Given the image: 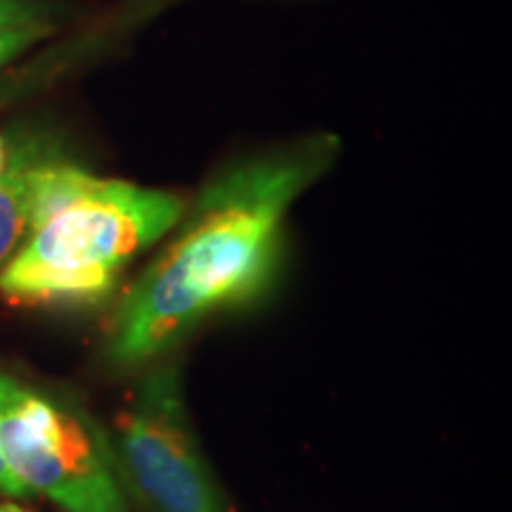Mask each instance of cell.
<instances>
[{
    "label": "cell",
    "instance_id": "cell-2",
    "mask_svg": "<svg viewBox=\"0 0 512 512\" xmlns=\"http://www.w3.org/2000/svg\"><path fill=\"white\" fill-rule=\"evenodd\" d=\"M185 207L176 192L41 155L29 174L27 238L0 271V292L22 304H98L136 256L176 228Z\"/></svg>",
    "mask_w": 512,
    "mask_h": 512
},
{
    "label": "cell",
    "instance_id": "cell-3",
    "mask_svg": "<svg viewBox=\"0 0 512 512\" xmlns=\"http://www.w3.org/2000/svg\"><path fill=\"white\" fill-rule=\"evenodd\" d=\"M0 456L31 496L67 512H128L112 448L67 403L0 375Z\"/></svg>",
    "mask_w": 512,
    "mask_h": 512
},
{
    "label": "cell",
    "instance_id": "cell-6",
    "mask_svg": "<svg viewBox=\"0 0 512 512\" xmlns=\"http://www.w3.org/2000/svg\"><path fill=\"white\" fill-rule=\"evenodd\" d=\"M48 34L46 22L27 24V27L17 29H0V67L15 60L19 53H24L29 46H34L38 38Z\"/></svg>",
    "mask_w": 512,
    "mask_h": 512
},
{
    "label": "cell",
    "instance_id": "cell-10",
    "mask_svg": "<svg viewBox=\"0 0 512 512\" xmlns=\"http://www.w3.org/2000/svg\"><path fill=\"white\" fill-rule=\"evenodd\" d=\"M0 512H29V510H24L22 505L17 503H0Z\"/></svg>",
    "mask_w": 512,
    "mask_h": 512
},
{
    "label": "cell",
    "instance_id": "cell-1",
    "mask_svg": "<svg viewBox=\"0 0 512 512\" xmlns=\"http://www.w3.org/2000/svg\"><path fill=\"white\" fill-rule=\"evenodd\" d=\"M335 152L332 136L306 138L242 159L204 185L174 240L121 299L107 347L112 363H152L204 320L259 299L280 266L287 211Z\"/></svg>",
    "mask_w": 512,
    "mask_h": 512
},
{
    "label": "cell",
    "instance_id": "cell-8",
    "mask_svg": "<svg viewBox=\"0 0 512 512\" xmlns=\"http://www.w3.org/2000/svg\"><path fill=\"white\" fill-rule=\"evenodd\" d=\"M0 496H31L19 479L12 475L10 467L5 465L3 456H0Z\"/></svg>",
    "mask_w": 512,
    "mask_h": 512
},
{
    "label": "cell",
    "instance_id": "cell-5",
    "mask_svg": "<svg viewBox=\"0 0 512 512\" xmlns=\"http://www.w3.org/2000/svg\"><path fill=\"white\" fill-rule=\"evenodd\" d=\"M43 147L19 145L0 174V271L17 252L29 230V174Z\"/></svg>",
    "mask_w": 512,
    "mask_h": 512
},
{
    "label": "cell",
    "instance_id": "cell-7",
    "mask_svg": "<svg viewBox=\"0 0 512 512\" xmlns=\"http://www.w3.org/2000/svg\"><path fill=\"white\" fill-rule=\"evenodd\" d=\"M46 22L43 5L36 0H0V29H17Z\"/></svg>",
    "mask_w": 512,
    "mask_h": 512
},
{
    "label": "cell",
    "instance_id": "cell-9",
    "mask_svg": "<svg viewBox=\"0 0 512 512\" xmlns=\"http://www.w3.org/2000/svg\"><path fill=\"white\" fill-rule=\"evenodd\" d=\"M8 162H10V147H8V143H5V138L0 136V174L5 171Z\"/></svg>",
    "mask_w": 512,
    "mask_h": 512
},
{
    "label": "cell",
    "instance_id": "cell-4",
    "mask_svg": "<svg viewBox=\"0 0 512 512\" xmlns=\"http://www.w3.org/2000/svg\"><path fill=\"white\" fill-rule=\"evenodd\" d=\"M110 448L121 484L145 512H226L174 363H157L143 375Z\"/></svg>",
    "mask_w": 512,
    "mask_h": 512
}]
</instances>
